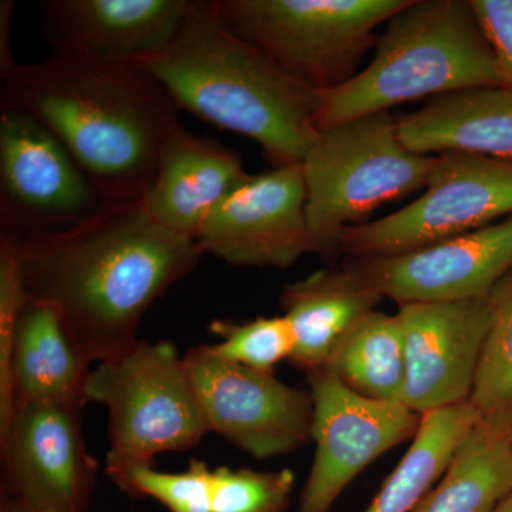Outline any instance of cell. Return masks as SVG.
Wrapping results in <instances>:
<instances>
[{
  "label": "cell",
  "instance_id": "1",
  "mask_svg": "<svg viewBox=\"0 0 512 512\" xmlns=\"http://www.w3.org/2000/svg\"><path fill=\"white\" fill-rule=\"evenodd\" d=\"M12 242L29 301L55 309L90 365L133 349L148 308L205 255L143 201L103 204L73 227Z\"/></svg>",
  "mask_w": 512,
  "mask_h": 512
},
{
  "label": "cell",
  "instance_id": "2",
  "mask_svg": "<svg viewBox=\"0 0 512 512\" xmlns=\"http://www.w3.org/2000/svg\"><path fill=\"white\" fill-rule=\"evenodd\" d=\"M2 96L57 137L103 204L143 201L181 126L167 90L136 63L53 53L0 72Z\"/></svg>",
  "mask_w": 512,
  "mask_h": 512
},
{
  "label": "cell",
  "instance_id": "3",
  "mask_svg": "<svg viewBox=\"0 0 512 512\" xmlns=\"http://www.w3.org/2000/svg\"><path fill=\"white\" fill-rule=\"evenodd\" d=\"M178 109L254 140L275 167L299 165L319 136V92L192 0L174 39L134 60Z\"/></svg>",
  "mask_w": 512,
  "mask_h": 512
},
{
  "label": "cell",
  "instance_id": "4",
  "mask_svg": "<svg viewBox=\"0 0 512 512\" xmlns=\"http://www.w3.org/2000/svg\"><path fill=\"white\" fill-rule=\"evenodd\" d=\"M484 86L507 83L470 0H412L387 22L369 66L319 92L316 128Z\"/></svg>",
  "mask_w": 512,
  "mask_h": 512
},
{
  "label": "cell",
  "instance_id": "5",
  "mask_svg": "<svg viewBox=\"0 0 512 512\" xmlns=\"http://www.w3.org/2000/svg\"><path fill=\"white\" fill-rule=\"evenodd\" d=\"M436 161L437 156H421L404 146L390 111L319 131L301 164L318 255L342 254L346 229L363 224L387 202L426 187Z\"/></svg>",
  "mask_w": 512,
  "mask_h": 512
},
{
  "label": "cell",
  "instance_id": "6",
  "mask_svg": "<svg viewBox=\"0 0 512 512\" xmlns=\"http://www.w3.org/2000/svg\"><path fill=\"white\" fill-rule=\"evenodd\" d=\"M412 0H211L218 18L318 92L356 76L379 26Z\"/></svg>",
  "mask_w": 512,
  "mask_h": 512
},
{
  "label": "cell",
  "instance_id": "7",
  "mask_svg": "<svg viewBox=\"0 0 512 512\" xmlns=\"http://www.w3.org/2000/svg\"><path fill=\"white\" fill-rule=\"evenodd\" d=\"M87 402L109 413L106 461L154 464L158 454L197 446L208 433L183 357L171 342H140L87 379Z\"/></svg>",
  "mask_w": 512,
  "mask_h": 512
},
{
  "label": "cell",
  "instance_id": "8",
  "mask_svg": "<svg viewBox=\"0 0 512 512\" xmlns=\"http://www.w3.org/2000/svg\"><path fill=\"white\" fill-rule=\"evenodd\" d=\"M424 188L402 210L346 229L340 252L355 259L409 254L495 224L512 214V161L441 154Z\"/></svg>",
  "mask_w": 512,
  "mask_h": 512
},
{
  "label": "cell",
  "instance_id": "9",
  "mask_svg": "<svg viewBox=\"0 0 512 512\" xmlns=\"http://www.w3.org/2000/svg\"><path fill=\"white\" fill-rule=\"evenodd\" d=\"M101 205L96 187L55 134L0 100V238L62 231Z\"/></svg>",
  "mask_w": 512,
  "mask_h": 512
},
{
  "label": "cell",
  "instance_id": "10",
  "mask_svg": "<svg viewBox=\"0 0 512 512\" xmlns=\"http://www.w3.org/2000/svg\"><path fill=\"white\" fill-rule=\"evenodd\" d=\"M183 359L208 430L255 458L293 453L311 441L309 390L228 362L211 345L195 346Z\"/></svg>",
  "mask_w": 512,
  "mask_h": 512
},
{
  "label": "cell",
  "instance_id": "11",
  "mask_svg": "<svg viewBox=\"0 0 512 512\" xmlns=\"http://www.w3.org/2000/svg\"><path fill=\"white\" fill-rule=\"evenodd\" d=\"M315 457L295 512H330L343 491L387 451L413 440L421 416L403 402L369 399L328 370L306 375Z\"/></svg>",
  "mask_w": 512,
  "mask_h": 512
},
{
  "label": "cell",
  "instance_id": "12",
  "mask_svg": "<svg viewBox=\"0 0 512 512\" xmlns=\"http://www.w3.org/2000/svg\"><path fill=\"white\" fill-rule=\"evenodd\" d=\"M86 404L16 406L0 434L5 484L2 498L45 512H87L97 463L82 436Z\"/></svg>",
  "mask_w": 512,
  "mask_h": 512
},
{
  "label": "cell",
  "instance_id": "13",
  "mask_svg": "<svg viewBox=\"0 0 512 512\" xmlns=\"http://www.w3.org/2000/svg\"><path fill=\"white\" fill-rule=\"evenodd\" d=\"M195 241L205 254L247 268L286 269L318 255L302 165L249 174L211 212Z\"/></svg>",
  "mask_w": 512,
  "mask_h": 512
},
{
  "label": "cell",
  "instance_id": "14",
  "mask_svg": "<svg viewBox=\"0 0 512 512\" xmlns=\"http://www.w3.org/2000/svg\"><path fill=\"white\" fill-rule=\"evenodd\" d=\"M491 316V295L399 306L409 409L421 416L470 400Z\"/></svg>",
  "mask_w": 512,
  "mask_h": 512
},
{
  "label": "cell",
  "instance_id": "15",
  "mask_svg": "<svg viewBox=\"0 0 512 512\" xmlns=\"http://www.w3.org/2000/svg\"><path fill=\"white\" fill-rule=\"evenodd\" d=\"M352 265L399 306L485 298L512 271V217L419 251Z\"/></svg>",
  "mask_w": 512,
  "mask_h": 512
},
{
  "label": "cell",
  "instance_id": "16",
  "mask_svg": "<svg viewBox=\"0 0 512 512\" xmlns=\"http://www.w3.org/2000/svg\"><path fill=\"white\" fill-rule=\"evenodd\" d=\"M192 0H45L43 32L53 53L134 60L177 35Z\"/></svg>",
  "mask_w": 512,
  "mask_h": 512
},
{
  "label": "cell",
  "instance_id": "17",
  "mask_svg": "<svg viewBox=\"0 0 512 512\" xmlns=\"http://www.w3.org/2000/svg\"><path fill=\"white\" fill-rule=\"evenodd\" d=\"M248 177L238 151L181 124L165 144L143 202L158 224L197 239L211 212Z\"/></svg>",
  "mask_w": 512,
  "mask_h": 512
},
{
  "label": "cell",
  "instance_id": "18",
  "mask_svg": "<svg viewBox=\"0 0 512 512\" xmlns=\"http://www.w3.org/2000/svg\"><path fill=\"white\" fill-rule=\"evenodd\" d=\"M404 146L421 156L460 153L512 161V87L444 94L397 119Z\"/></svg>",
  "mask_w": 512,
  "mask_h": 512
},
{
  "label": "cell",
  "instance_id": "19",
  "mask_svg": "<svg viewBox=\"0 0 512 512\" xmlns=\"http://www.w3.org/2000/svg\"><path fill=\"white\" fill-rule=\"evenodd\" d=\"M382 295L352 264L322 269L282 289L295 350L289 362L305 375L325 370L350 329L375 311Z\"/></svg>",
  "mask_w": 512,
  "mask_h": 512
},
{
  "label": "cell",
  "instance_id": "20",
  "mask_svg": "<svg viewBox=\"0 0 512 512\" xmlns=\"http://www.w3.org/2000/svg\"><path fill=\"white\" fill-rule=\"evenodd\" d=\"M89 367L55 309L28 301L13 343L15 409L26 403H89L84 396Z\"/></svg>",
  "mask_w": 512,
  "mask_h": 512
},
{
  "label": "cell",
  "instance_id": "21",
  "mask_svg": "<svg viewBox=\"0 0 512 512\" xmlns=\"http://www.w3.org/2000/svg\"><path fill=\"white\" fill-rule=\"evenodd\" d=\"M512 493V434L478 423L413 512H493Z\"/></svg>",
  "mask_w": 512,
  "mask_h": 512
},
{
  "label": "cell",
  "instance_id": "22",
  "mask_svg": "<svg viewBox=\"0 0 512 512\" xmlns=\"http://www.w3.org/2000/svg\"><path fill=\"white\" fill-rule=\"evenodd\" d=\"M478 423L470 400L421 414L409 450L386 478L366 512H413L447 470Z\"/></svg>",
  "mask_w": 512,
  "mask_h": 512
},
{
  "label": "cell",
  "instance_id": "23",
  "mask_svg": "<svg viewBox=\"0 0 512 512\" xmlns=\"http://www.w3.org/2000/svg\"><path fill=\"white\" fill-rule=\"evenodd\" d=\"M325 370L369 399L402 402L406 356L397 313L375 309L363 316L340 342Z\"/></svg>",
  "mask_w": 512,
  "mask_h": 512
},
{
  "label": "cell",
  "instance_id": "24",
  "mask_svg": "<svg viewBox=\"0 0 512 512\" xmlns=\"http://www.w3.org/2000/svg\"><path fill=\"white\" fill-rule=\"evenodd\" d=\"M493 316L470 403L478 421L512 434V271L491 293Z\"/></svg>",
  "mask_w": 512,
  "mask_h": 512
},
{
  "label": "cell",
  "instance_id": "25",
  "mask_svg": "<svg viewBox=\"0 0 512 512\" xmlns=\"http://www.w3.org/2000/svg\"><path fill=\"white\" fill-rule=\"evenodd\" d=\"M106 473L131 498H153L170 512H212V470L205 461L192 460L183 473H164L138 461H106Z\"/></svg>",
  "mask_w": 512,
  "mask_h": 512
},
{
  "label": "cell",
  "instance_id": "26",
  "mask_svg": "<svg viewBox=\"0 0 512 512\" xmlns=\"http://www.w3.org/2000/svg\"><path fill=\"white\" fill-rule=\"evenodd\" d=\"M210 330L221 342L211 345L222 359L256 372L272 373L279 363L291 360L295 336L284 315L256 318L248 322L214 320Z\"/></svg>",
  "mask_w": 512,
  "mask_h": 512
},
{
  "label": "cell",
  "instance_id": "27",
  "mask_svg": "<svg viewBox=\"0 0 512 512\" xmlns=\"http://www.w3.org/2000/svg\"><path fill=\"white\" fill-rule=\"evenodd\" d=\"M295 484V473L289 468L217 467L211 473L212 512H288Z\"/></svg>",
  "mask_w": 512,
  "mask_h": 512
},
{
  "label": "cell",
  "instance_id": "28",
  "mask_svg": "<svg viewBox=\"0 0 512 512\" xmlns=\"http://www.w3.org/2000/svg\"><path fill=\"white\" fill-rule=\"evenodd\" d=\"M28 301L15 244L0 238V434L8 430L15 413L13 343L20 315Z\"/></svg>",
  "mask_w": 512,
  "mask_h": 512
},
{
  "label": "cell",
  "instance_id": "29",
  "mask_svg": "<svg viewBox=\"0 0 512 512\" xmlns=\"http://www.w3.org/2000/svg\"><path fill=\"white\" fill-rule=\"evenodd\" d=\"M493 47L505 83L512 87V0H470Z\"/></svg>",
  "mask_w": 512,
  "mask_h": 512
},
{
  "label": "cell",
  "instance_id": "30",
  "mask_svg": "<svg viewBox=\"0 0 512 512\" xmlns=\"http://www.w3.org/2000/svg\"><path fill=\"white\" fill-rule=\"evenodd\" d=\"M13 8H15V3L9 2V0L0 3V72L8 69L10 64L15 63L9 46L10 20H12Z\"/></svg>",
  "mask_w": 512,
  "mask_h": 512
},
{
  "label": "cell",
  "instance_id": "31",
  "mask_svg": "<svg viewBox=\"0 0 512 512\" xmlns=\"http://www.w3.org/2000/svg\"><path fill=\"white\" fill-rule=\"evenodd\" d=\"M0 512H45L35 510V508L26 507V505L13 503V501L5 500L2 498L0 500Z\"/></svg>",
  "mask_w": 512,
  "mask_h": 512
},
{
  "label": "cell",
  "instance_id": "32",
  "mask_svg": "<svg viewBox=\"0 0 512 512\" xmlns=\"http://www.w3.org/2000/svg\"><path fill=\"white\" fill-rule=\"evenodd\" d=\"M493 512H512V493L495 507Z\"/></svg>",
  "mask_w": 512,
  "mask_h": 512
}]
</instances>
